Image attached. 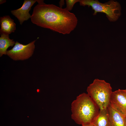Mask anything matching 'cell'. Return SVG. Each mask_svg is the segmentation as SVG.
I'll return each mask as SVG.
<instances>
[{"label":"cell","instance_id":"8","mask_svg":"<svg viewBox=\"0 0 126 126\" xmlns=\"http://www.w3.org/2000/svg\"><path fill=\"white\" fill-rule=\"evenodd\" d=\"M0 34H4L9 35L15 31L16 29L15 24L13 19L9 16L0 17Z\"/></svg>","mask_w":126,"mask_h":126},{"label":"cell","instance_id":"9","mask_svg":"<svg viewBox=\"0 0 126 126\" xmlns=\"http://www.w3.org/2000/svg\"><path fill=\"white\" fill-rule=\"evenodd\" d=\"M108 108L109 113V126H126L124 117L109 105Z\"/></svg>","mask_w":126,"mask_h":126},{"label":"cell","instance_id":"15","mask_svg":"<svg viewBox=\"0 0 126 126\" xmlns=\"http://www.w3.org/2000/svg\"><path fill=\"white\" fill-rule=\"evenodd\" d=\"M64 0H61L60 1L59 3L60 5V7L61 8L62 6L64 5L63 3L64 4Z\"/></svg>","mask_w":126,"mask_h":126},{"label":"cell","instance_id":"11","mask_svg":"<svg viewBox=\"0 0 126 126\" xmlns=\"http://www.w3.org/2000/svg\"><path fill=\"white\" fill-rule=\"evenodd\" d=\"M0 34V56L6 55L7 50L10 46H12L15 43L13 39L9 38L8 35L4 34Z\"/></svg>","mask_w":126,"mask_h":126},{"label":"cell","instance_id":"6","mask_svg":"<svg viewBox=\"0 0 126 126\" xmlns=\"http://www.w3.org/2000/svg\"><path fill=\"white\" fill-rule=\"evenodd\" d=\"M109 105L124 117L126 116V91L119 89L112 91Z\"/></svg>","mask_w":126,"mask_h":126},{"label":"cell","instance_id":"13","mask_svg":"<svg viewBox=\"0 0 126 126\" xmlns=\"http://www.w3.org/2000/svg\"><path fill=\"white\" fill-rule=\"evenodd\" d=\"M36 1L38 2V4L42 5L45 4L43 0H36Z\"/></svg>","mask_w":126,"mask_h":126},{"label":"cell","instance_id":"10","mask_svg":"<svg viewBox=\"0 0 126 126\" xmlns=\"http://www.w3.org/2000/svg\"><path fill=\"white\" fill-rule=\"evenodd\" d=\"M92 123L95 126H109V113L108 107L100 110L98 114Z\"/></svg>","mask_w":126,"mask_h":126},{"label":"cell","instance_id":"16","mask_svg":"<svg viewBox=\"0 0 126 126\" xmlns=\"http://www.w3.org/2000/svg\"><path fill=\"white\" fill-rule=\"evenodd\" d=\"M6 0H0V4H1L6 2Z\"/></svg>","mask_w":126,"mask_h":126},{"label":"cell","instance_id":"17","mask_svg":"<svg viewBox=\"0 0 126 126\" xmlns=\"http://www.w3.org/2000/svg\"><path fill=\"white\" fill-rule=\"evenodd\" d=\"M124 120L126 125V116L124 117Z\"/></svg>","mask_w":126,"mask_h":126},{"label":"cell","instance_id":"1","mask_svg":"<svg viewBox=\"0 0 126 126\" xmlns=\"http://www.w3.org/2000/svg\"><path fill=\"white\" fill-rule=\"evenodd\" d=\"M31 18L32 23L38 26L64 35L73 31L78 21L74 14L66 8L45 4L34 7Z\"/></svg>","mask_w":126,"mask_h":126},{"label":"cell","instance_id":"4","mask_svg":"<svg viewBox=\"0 0 126 126\" xmlns=\"http://www.w3.org/2000/svg\"><path fill=\"white\" fill-rule=\"evenodd\" d=\"M80 5L91 7L94 10L93 14L96 15L98 12L105 13L110 21H115L121 14V7L117 1L110 0L105 3H102L97 0H79Z\"/></svg>","mask_w":126,"mask_h":126},{"label":"cell","instance_id":"14","mask_svg":"<svg viewBox=\"0 0 126 126\" xmlns=\"http://www.w3.org/2000/svg\"><path fill=\"white\" fill-rule=\"evenodd\" d=\"M81 126H95L92 123H88L82 125Z\"/></svg>","mask_w":126,"mask_h":126},{"label":"cell","instance_id":"5","mask_svg":"<svg viewBox=\"0 0 126 126\" xmlns=\"http://www.w3.org/2000/svg\"><path fill=\"white\" fill-rule=\"evenodd\" d=\"M36 41L34 40L26 45H23L16 41L13 48L7 51V55L15 60L27 59L33 53Z\"/></svg>","mask_w":126,"mask_h":126},{"label":"cell","instance_id":"7","mask_svg":"<svg viewBox=\"0 0 126 126\" xmlns=\"http://www.w3.org/2000/svg\"><path fill=\"white\" fill-rule=\"evenodd\" d=\"M36 1L35 0H25L21 7L11 11L12 14L18 19L20 24L31 18V15L29 12Z\"/></svg>","mask_w":126,"mask_h":126},{"label":"cell","instance_id":"18","mask_svg":"<svg viewBox=\"0 0 126 126\" xmlns=\"http://www.w3.org/2000/svg\"><path fill=\"white\" fill-rule=\"evenodd\" d=\"M125 91H126V89H125Z\"/></svg>","mask_w":126,"mask_h":126},{"label":"cell","instance_id":"12","mask_svg":"<svg viewBox=\"0 0 126 126\" xmlns=\"http://www.w3.org/2000/svg\"><path fill=\"white\" fill-rule=\"evenodd\" d=\"M79 0H66V8L70 11L72 9L75 3L79 2Z\"/></svg>","mask_w":126,"mask_h":126},{"label":"cell","instance_id":"2","mask_svg":"<svg viewBox=\"0 0 126 126\" xmlns=\"http://www.w3.org/2000/svg\"><path fill=\"white\" fill-rule=\"evenodd\" d=\"M71 110L72 119L76 123L82 125L92 123L100 109L88 94L83 93L72 102Z\"/></svg>","mask_w":126,"mask_h":126},{"label":"cell","instance_id":"3","mask_svg":"<svg viewBox=\"0 0 126 126\" xmlns=\"http://www.w3.org/2000/svg\"><path fill=\"white\" fill-rule=\"evenodd\" d=\"M87 91L100 110L108 107L112 92L110 84L104 80L96 79L88 87Z\"/></svg>","mask_w":126,"mask_h":126}]
</instances>
